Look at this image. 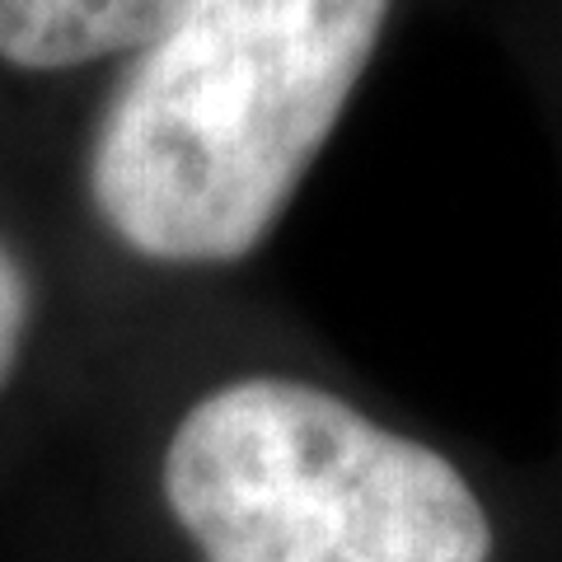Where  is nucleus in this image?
<instances>
[{
	"label": "nucleus",
	"instance_id": "7ed1b4c3",
	"mask_svg": "<svg viewBox=\"0 0 562 562\" xmlns=\"http://www.w3.org/2000/svg\"><path fill=\"white\" fill-rule=\"evenodd\" d=\"M211 0H0V61L66 70L117 52H150Z\"/></svg>",
	"mask_w": 562,
	"mask_h": 562
},
{
	"label": "nucleus",
	"instance_id": "20e7f679",
	"mask_svg": "<svg viewBox=\"0 0 562 562\" xmlns=\"http://www.w3.org/2000/svg\"><path fill=\"white\" fill-rule=\"evenodd\" d=\"M29 319H33V281L20 254L0 239V394L10 390L14 371H20V351L29 338Z\"/></svg>",
	"mask_w": 562,
	"mask_h": 562
},
{
	"label": "nucleus",
	"instance_id": "f257e3e1",
	"mask_svg": "<svg viewBox=\"0 0 562 562\" xmlns=\"http://www.w3.org/2000/svg\"><path fill=\"white\" fill-rule=\"evenodd\" d=\"M390 0H211L99 117L90 198L132 254L235 262L272 235L375 57Z\"/></svg>",
	"mask_w": 562,
	"mask_h": 562
},
{
	"label": "nucleus",
	"instance_id": "f03ea898",
	"mask_svg": "<svg viewBox=\"0 0 562 562\" xmlns=\"http://www.w3.org/2000/svg\"><path fill=\"white\" fill-rule=\"evenodd\" d=\"M202 562H487L479 492L431 446L286 375L221 384L165 450Z\"/></svg>",
	"mask_w": 562,
	"mask_h": 562
}]
</instances>
